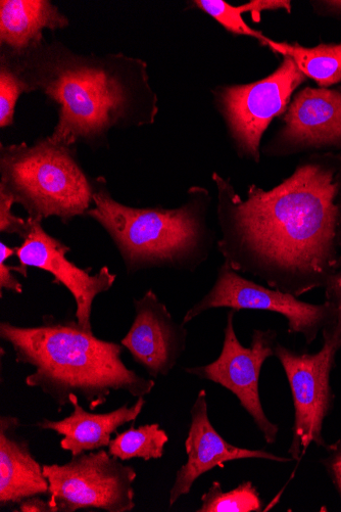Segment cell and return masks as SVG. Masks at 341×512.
<instances>
[{
  "mask_svg": "<svg viewBox=\"0 0 341 512\" xmlns=\"http://www.w3.org/2000/svg\"><path fill=\"white\" fill-rule=\"evenodd\" d=\"M214 180L218 250L233 270L298 298L341 278V156L313 155L270 191L250 186L247 200Z\"/></svg>",
  "mask_w": 341,
  "mask_h": 512,
  "instance_id": "obj_1",
  "label": "cell"
},
{
  "mask_svg": "<svg viewBox=\"0 0 341 512\" xmlns=\"http://www.w3.org/2000/svg\"><path fill=\"white\" fill-rule=\"evenodd\" d=\"M0 338L9 343L17 363L34 367L26 385L39 389L62 411L76 394L90 411L105 405L113 392L140 398L154 390L122 360L123 346L93 336L74 320L44 316L39 327L0 323Z\"/></svg>",
  "mask_w": 341,
  "mask_h": 512,
  "instance_id": "obj_2",
  "label": "cell"
},
{
  "mask_svg": "<svg viewBox=\"0 0 341 512\" xmlns=\"http://www.w3.org/2000/svg\"><path fill=\"white\" fill-rule=\"evenodd\" d=\"M189 195L178 209H136L100 189L87 215L107 230L129 274L152 268L194 272L210 257L214 237L205 221L207 192L192 189Z\"/></svg>",
  "mask_w": 341,
  "mask_h": 512,
  "instance_id": "obj_3",
  "label": "cell"
},
{
  "mask_svg": "<svg viewBox=\"0 0 341 512\" xmlns=\"http://www.w3.org/2000/svg\"><path fill=\"white\" fill-rule=\"evenodd\" d=\"M0 192L24 206L30 219L68 223L87 214L94 191L68 147L50 141L2 149Z\"/></svg>",
  "mask_w": 341,
  "mask_h": 512,
  "instance_id": "obj_4",
  "label": "cell"
},
{
  "mask_svg": "<svg viewBox=\"0 0 341 512\" xmlns=\"http://www.w3.org/2000/svg\"><path fill=\"white\" fill-rule=\"evenodd\" d=\"M325 293V303H306L298 297L252 282L224 262L218 270L213 288L186 312L182 323L186 325L206 311L217 308L237 312L268 311L285 317L288 334L302 335L306 344L311 345L323 330L333 327L340 318L341 278L327 287Z\"/></svg>",
  "mask_w": 341,
  "mask_h": 512,
  "instance_id": "obj_5",
  "label": "cell"
},
{
  "mask_svg": "<svg viewBox=\"0 0 341 512\" xmlns=\"http://www.w3.org/2000/svg\"><path fill=\"white\" fill-rule=\"evenodd\" d=\"M43 87L46 95L61 105L60 122L48 138L59 146L69 147L80 138L102 134L128 102L124 84L96 67L55 68Z\"/></svg>",
  "mask_w": 341,
  "mask_h": 512,
  "instance_id": "obj_6",
  "label": "cell"
},
{
  "mask_svg": "<svg viewBox=\"0 0 341 512\" xmlns=\"http://www.w3.org/2000/svg\"><path fill=\"white\" fill-rule=\"evenodd\" d=\"M55 512L101 509L132 511L136 471L105 449L72 456L65 464L43 465Z\"/></svg>",
  "mask_w": 341,
  "mask_h": 512,
  "instance_id": "obj_7",
  "label": "cell"
},
{
  "mask_svg": "<svg viewBox=\"0 0 341 512\" xmlns=\"http://www.w3.org/2000/svg\"><path fill=\"white\" fill-rule=\"evenodd\" d=\"M340 349L341 343L335 340H324L322 349L314 354L298 353L278 342L275 346L274 356L284 369L294 400L295 423L288 449L292 460L301 462L312 443L323 448L327 445L323 427L334 409L330 377Z\"/></svg>",
  "mask_w": 341,
  "mask_h": 512,
  "instance_id": "obj_8",
  "label": "cell"
},
{
  "mask_svg": "<svg viewBox=\"0 0 341 512\" xmlns=\"http://www.w3.org/2000/svg\"><path fill=\"white\" fill-rule=\"evenodd\" d=\"M237 311L230 309L224 329V342L219 357L203 366L185 368L188 375L209 381L230 391L253 418L267 444H275L279 426L265 413L260 396L261 370L274 356L277 332L254 330L250 347L242 346L236 336L234 319Z\"/></svg>",
  "mask_w": 341,
  "mask_h": 512,
  "instance_id": "obj_9",
  "label": "cell"
},
{
  "mask_svg": "<svg viewBox=\"0 0 341 512\" xmlns=\"http://www.w3.org/2000/svg\"><path fill=\"white\" fill-rule=\"evenodd\" d=\"M269 77L248 85L227 87L221 99L241 156L259 162L262 136L271 120L282 114L292 92L306 80L291 59Z\"/></svg>",
  "mask_w": 341,
  "mask_h": 512,
  "instance_id": "obj_10",
  "label": "cell"
},
{
  "mask_svg": "<svg viewBox=\"0 0 341 512\" xmlns=\"http://www.w3.org/2000/svg\"><path fill=\"white\" fill-rule=\"evenodd\" d=\"M24 243L16 248L19 264L16 272L27 277L28 268L35 267L51 273L54 283L64 286L76 302V318L80 327L92 332L91 312L95 298L109 292L116 282L117 275L105 266L91 275V268L81 269L69 261L70 247L48 235L41 221L32 220Z\"/></svg>",
  "mask_w": 341,
  "mask_h": 512,
  "instance_id": "obj_11",
  "label": "cell"
},
{
  "mask_svg": "<svg viewBox=\"0 0 341 512\" xmlns=\"http://www.w3.org/2000/svg\"><path fill=\"white\" fill-rule=\"evenodd\" d=\"M135 318L121 345L148 374L167 377L186 350L188 332L150 290L134 300Z\"/></svg>",
  "mask_w": 341,
  "mask_h": 512,
  "instance_id": "obj_12",
  "label": "cell"
},
{
  "mask_svg": "<svg viewBox=\"0 0 341 512\" xmlns=\"http://www.w3.org/2000/svg\"><path fill=\"white\" fill-rule=\"evenodd\" d=\"M191 422L185 440L186 462L177 471L170 490L169 505L190 493L194 483L216 468L240 459H263L286 463L292 458L276 455L266 450L240 448L227 442L214 428L209 417L207 392L201 390L190 409Z\"/></svg>",
  "mask_w": 341,
  "mask_h": 512,
  "instance_id": "obj_13",
  "label": "cell"
},
{
  "mask_svg": "<svg viewBox=\"0 0 341 512\" xmlns=\"http://www.w3.org/2000/svg\"><path fill=\"white\" fill-rule=\"evenodd\" d=\"M273 154L341 148V89L305 88L290 105Z\"/></svg>",
  "mask_w": 341,
  "mask_h": 512,
  "instance_id": "obj_14",
  "label": "cell"
},
{
  "mask_svg": "<svg viewBox=\"0 0 341 512\" xmlns=\"http://www.w3.org/2000/svg\"><path fill=\"white\" fill-rule=\"evenodd\" d=\"M18 417L0 418V506L20 504L33 496L50 494L41 465L27 439L19 434Z\"/></svg>",
  "mask_w": 341,
  "mask_h": 512,
  "instance_id": "obj_15",
  "label": "cell"
},
{
  "mask_svg": "<svg viewBox=\"0 0 341 512\" xmlns=\"http://www.w3.org/2000/svg\"><path fill=\"white\" fill-rule=\"evenodd\" d=\"M145 404L144 397H140L133 406L124 404L107 413H92L86 411L80 405L79 397L73 394V411L69 416L61 421L42 420L35 427L62 436L61 448L74 456L109 447L112 436L124 425L134 422Z\"/></svg>",
  "mask_w": 341,
  "mask_h": 512,
  "instance_id": "obj_16",
  "label": "cell"
},
{
  "mask_svg": "<svg viewBox=\"0 0 341 512\" xmlns=\"http://www.w3.org/2000/svg\"><path fill=\"white\" fill-rule=\"evenodd\" d=\"M68 19L50 2L43 0H3L0 2V38L12 49L21 51L37 44L42 30L59 29Z\"/></svg>",
  "mask_w": 341,
  "mask_h": 512,
  "instance_id": "obj_17",
  "label": "cell"
},
{
  "mask_svg": "<svg viewBox=\"0 0 341 512\" xmlns=\"http://www.w3.org/2000/svg\"><path fill=\"white\" fill-rule=\"evenodd\" d=\"M264 44L294 61L306 77L315 80L322 88L341 82V43L320 44L316 48L307 49L299 44L276 42L267 38Z\"/></svg>",
  "mask_w": 341,
  "mask_h": 512,
  "instance_id": "obj_18",
  "label": "cell"
},
{
  "mask_svg": "<svg viewBox=\"0 0 341 512\" xmlns=\"http://www.w3.org/2000/svg\"><path fill=\"white\" fill-rule=\"evenodd\" d=\"M168 442L167 432L159 424H153L137 429L132 427L121 434H116L108 448L112 456L122 461L133 458L150 461L164 456Z\"/></svg>",
  "mask_w": 341,
  "mask_h": 512,
  "instance_id": "obj_19",
  "label": "cell"
},
{
  "mask_svg": "<svg viewBox=\"0 0 341 512\" xmlns=\"http://www.w3.org/2000/svg\"><path fill=\"white\" fill-rule=\"evenodd\" d=\"M197 512H260L263 500L251 481L242 482L231 491L224 492L220 482H213L202 496Z\"/></svg>",
  "mask_w": 341,
  "mask_h": 512,
  "instance_id": "obj_20",
  "label": "cell"
},
{
  "mask_svg": "<svg viewBox=\"0 0 341 512\" xmlns=\"http://www.w3.org/2000/svg\"><path fill=\"white\" fill-rule=\"evenodd\" d=\"M196 5L213 17L228 31L237 35H247L261 40L267 39L261 32L253 30L242 18V7H233L223 0H197Z\"/></svg>",
  "mask_w": 341,
  "mask_h": 512,
  "instance_id": "obj_21",
  "label": "cell"
},
{
  "mask_svg": "<svg viewBox=\"0 0 341 512\" xmlns=\"http://www.w3.org/2000/svg\"><path fill=\"white\" fill-rule=\"evenodd\" d=\"M25 84L13 72L3 68L0 74V126L7 127L14 122L15 107Z\"/></svg>",
  "mask_w": 341,
  "mask_h": 512,
  "instance_id": "obj_22",
  "label": "cell"
},
{
  "mask_svg": "<svg viewBox=\"0 0 341 512\" xmlns=\"http://www.w3.org/2000/svg\"><path fill=\"white\" fill-rule=\"evenodd\" d=\"M15 204L14 199L0 192V231L4 234L18 235L20 238L25 239L30 230L31 223L29 219H24L16 216L12 212V207Z\"/></svg>",
  "mask_w": 341,
  "mask_h": 512,
  "instance_id": "obj_23",
  "label": "cell"
},
{
  "mask_svg": "<svg viewBox=\"0 0 341 512\" xmlns=\"http://www.w3.org/2000/svg\"><path fill=\"white\" fill-rule=\"evenodd\" d=\"M16 255V248H11L6 244H0V291L7 290L15 294H23V286L12 273L16 272V266H10L7 261Z\"/></svg>",
  "mask_w": 341,
  "mask_h": 512,
  "instance_id": "obj_24",
  "label": "cell"
},
{
  "mask_svg": "<svg viewBox=\"0 0 341 512\" xmlns=\"http://www.w3.org/2000/svg\"><path fill=\"white\" fill-rule=\"evenodd\" d=\"M326 456L320 459L341 501V438L324 447Z\"/></svg>",
  "mask_w": 341,
  "mask_h": 512,
  "instance_id": "obj_25",
  "label": "cell"
},
{
  "mask_svg": "<svg viewBox=\"0 0 341 512\" xmlns=\"http://www.w3.org/2000/svg\"><path fill=\"white\" fill-rule=\"evenodd\" d=\"M243 12L252 13L254 19L258 22L263 11L286 10L291 11V4L286 0H253V2L241 6Z\"/></svg>",
  "mask_w": 341,
  "mask_h": 512,
  "instance_id": "obj_26",
  "label": "cell"
},
{
  "mask_svg": "<svg viewBox=\"0 0 341 512\" xmlns=\"http://www.w3.org/2000/svg\"><path fill=\"white\" fill-rule=\"evenodd\" d=\"M21 512H55L50 500H43L39 496L29 497L19 504Z\"/></svg>",
  "mask_w": 341,
  "mask_h": 512,
  "instance_id": "obj_27",
  "label": "cell"
},
{
  "mask_svg": "<svg viewBox=\"0 0 341 512\" xmlns=\"http://www.w3.org/2000/svg\"><path fill=\"white\" fill-rule=\"evenodd\" d=\"M324 8L327 9L328 12L333 14L341 15V2H337V0H333V2H323L319 3Z\"/></svg>",
  "mask_w": 341,
  "mask_h": 512,
  "instance_id": "obj_28",
  "label": "cell"
}]
</instances>
